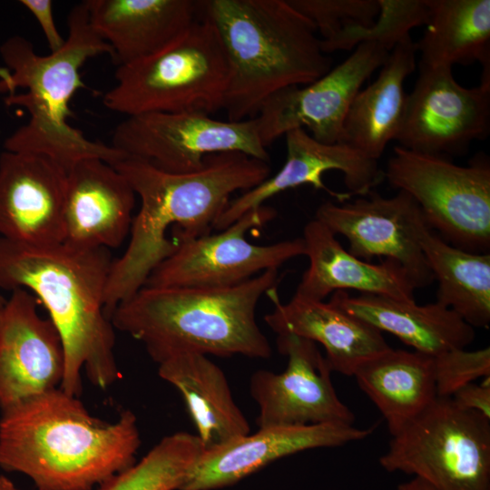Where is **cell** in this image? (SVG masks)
<instances>
[{"label": "cell", "mask_w": 490, "mask_h": 490, "mask_svg": "<svg viewBox=\"0 0 490 490\" xmlns=\"http://www.w3.org/2000/svg\"><path fill=\"white\" fill-rule=\"evenodd\" d=\"M139 197L129 244L113 260L109 273L104 311L115 308L144 286L152 270L177 248L175 239L211 233L213 225L236 191L259 185L270 174V162L231 152L206 157L193 172L171 173L133 157L113 164Z\"/></svg>", "instance_id": "obj_1"}, {"label": "cell", "mask_w": 490, "mask_h": 490, "mask_svg": "<svg viewBox=\"0 0 490 490\" xmlns=\"http://www.w3.org/2000/svg\"><path fill=\"white\" fill-rule=\"evenodd\" d=\"M57 387L2 410L0 466L28 476L38 490H92L135 461L137 418L93 416Z\"/></svg>", "instance_id": "obj_2"}, {"label": "cell", "mask_w": 490, "mask_h": 490, "mask_svg": "<svg viewBox=\"0 0 490 490\" xmlns=\"http://www.w3.org/2000/svg\"><path fill=\"white\" fill-rule=\"evenodd\" d=\"M113 261L106 248L37 247L0 237V289H24L44 306L64 347L60 388L73 396L82 392L83 370L101 389L119 378L114 328L104 311Z\"/></svg>", "instance_id": "obj_3"}, {"label": "cell", "mask_w": 490, "mask_h": 490, "mask_svg": "<svg viewBox=\"0 0 490 490\" xmlns=\"http://www.w3.org/2000/svg\"><path fill=\"white\" fill-rule=\"evenodd\" d=\"M68 35L57 51L41 55L26 38L15 35L0 46L6 68H0V93L5 103L24 107L28 122L5 141V151L47 156L66 171L76 162L98 158L114 164L126 155L113 145L92 141L67 119L70 102L84 86L80 69L99 54L112 56L111 46L90 23L87 0L68 15Z\"/></svg>", "instance_id": "obj_4"}, {"label": "cell", "mask_w": 490, "mask_h": 490, "mask_svg": "<svg viewBox=\"0 0 490 490\" xmlns=\"http://www.w3.org/2000/svg\"><path fill=\"white\" fill-rule=\"evenodd\" d=\"M278 280V270H269L225 288L143 286L115 308L111 321L157 364L185 352L268 358L271 347L256 308Z\"/></svg>", "instance_id": "obj_5"}, {"label": "cell", "mask_w": 490, "mask_h": 490, "mask_svg": "<svg viewBox=\"0 0 490 490\" xmlns=\"http://www.w3.org/2000/svg\"><path fill=\"white\" fill-rule=\"evenodd\" d=\"M199 7L229 61L223 105L229 121L254 118L274 93L309 84L331 69L314 24L288 0H203Z\"/></svg>", "instance_id": "obj_6"}, {"label": "cell", "mask_w": 490, "mask_h": 490, "mask_svg": "<svg viewBox=\"0 0 490 490\" xmlns=\"http://www.w3.org/2000/svg\"><path fill=\"white\" fill-rule=\"evenodd\" d=\"M116 83L103 98L117 113L199 112L223 109L230 65L214 26L198 19L161 52L118 66Z\"/></svg>", "instance_id": "obj_7"}, {"label": "cell", "mask_w": 490, "mask_h": 490, "mask_svg": "<svg viewBox=\"0 0 490 490\" xmlns=\"http://www.w3.org/2000/svg\"><path fill=\"white\" fill-rule=\"evenodd\" d=\"M379 464L434 490H490V419L436 397L392 436Z\"/></svg>", "instance_id": "obj_8"}, {"label": "cell", "mask_w": 490, "mask_h": 490, "mask_svg": "<svg viewBox=\"0 0 490 490\" xmlns=\"http://www.w3.org/2000/svg\"><path fill=\"white\" fill-rule=\"evenodd\" d=\"M384 177L413 197L428 226L447 243L475 253L490 248V163L475 156L467 166L447 157L397 145Z\"/></svg>", "instance_id": "obj_9"}, {"label": "cell", "mask_w": 490, "mask_h": 490, "mask_svg": "<svg viewBox=\"0 0 490 490\" xmlns=\"http://www.w3.org/2000/svg\"><path fill=\"white\" fill-rule=\"evenodd\" d=\"M112 145L171 173L196 171L207 156L221 152H238L270 162L255 118L222 121L199 112L127 116L116 126Z\"/></svg>", "instance_id": "obj_10"}, {"label": "cell", "mask_w": 490, "mask_h": 490, "mask_svg": "<svg viewBox=\"0 0 490 490\" xmlns=\"http://www.w3.org/2000/svg\"><path fill=\"white\" fill-rule=\"evenodd\" d=\"M275 216L273 208L262 205L215 234L175 239V251L152 270L144 286L231 287L305 255L302 238L268 245L247 240L249 230L264 226Z\"/></svg>", "instance_id": "obj_11"}, {"label": "cell", "mask_w": 490, "mask_h": 490, "mask_svg": "<svg viewBox=\"0 0 490 490\" xmlns=\"http://www.w3.org/2000/svg\"><path fill=\"white\" fill-rule=\"evenodd\" d=\"M315 219L348 242V251L365 261L384 257L397 262L416 289L434 276L420 244L426 220L411 195L403 191L385 198L371 191L353 201L321 203Z\"/></svg>", "instance_id": "obj_12"}, {"label": "cell", "mask_w": 490, "mask_h": 490, "mask_svg": "<svg viewBox=\"0 0 490 490\" xmlns=\"http://www.w3.org/2000/svg\"><path fill=\"white\" fill-rule=\"evenodd\" d=\"M389 53L377 43H361L346 60L316 81L271 95L254 117L261 143L267 148L288 132L305 127L318 142H338L354 97Z\"/></svg>", "instance_id": "obj_13"}, {"label": "cell", "mask_w": 490, "mask_h": 490, "mask_svg": "<svg viewBox=\"0 0 490 490\" xmlns=\"http://www.w3.org/2000/svg\"><path fill=\"white\" fill-rule=\"evenodd\" d=\"M285 137L287 158L280 170L230 200L213 230H224L271 197L301 185L323 190L339 202H345L352 195H367L385 179L377 161L344 143L318 142L303 128L293 129Z\"/></svg>", "instance_id": "obj_14"}, {"label": "cell", "mask_w": 490, "mask_h": 490, "mask_svg": "<svg viewBox=\"0 0 490 490\" xmlns=\"http://www.w3.org/2000/svg\"><path fill=\"white\" fill-rule=\"evenodd\" d=\"M489 131L490 88L460 85L451 67L419 66L396 140L400 146L446 157L464 153Z\"/></svg>", "instance_id": "obj_15"}, {"label": "cell", "mask_w": 490, "mask_h": 490, "mask_svg": "<svg viewBox=\"0 0 490 490\" xmlns=\"http://www.w3.org/2000/svg\"><path fill=\"white\" fill-rule=\"evenodd\" d=\"M279 351L288 363L281 373L260 369L250 379L258 405L259 428L324 423L353 425V412L339 399L332 369L317 344L292 335H278Z\"/></svg>", "instance_id": "obj_16"}, {"label": "cell", "mask_w": 490, "mask_h": 490, "mask_svg": "<svg viewBox=\"0 0 490 490\" xmlns=\"http://www.w3.org/2000/svg\"><path fill=\"white\" fill-rule=\"evenodd\" d=\"M38 304L31 292L16 289L0 311L1 410L61 386L64 347Z\"/></svg>", "instance_id": "obj_17"}, {"label": "cell", "mask_w": 490, "mask_h": 490, "mask_svg": "<svg viewBox=\"0 0 490 490\" xmlns=\"http://www.w3.org/2000/svg\"><path fill=\"white\" fill-rule=\"evenodd\" d=\"M67 171L41 154H0V235L29 246L64 242Z\"/></svg>", "instance_id": "obj_18"}, {"label": "cell", "mask_w": 490, "mask_h": 490, "mask_svg": "<svg viewBox=\"0 0 490 490\" xmlns=\"http://www.w3.org/2000/svg\"><path fill=\"white\" fill-rule=\"evenodd\" d=\"M374 426L344 423L277 426L204 450L180 490H214L233 485L266 465L309 449L336 447L362 440Z\"/></svg>", "instance_id": "obj_19"}, {"label": "cell", "mask_w": 490, "mask_h": 490, "mask_svg": "<svg viewBox=\"0 0 490 490\" xmlns=\"http://www.w3.org/2000/svg\"><path fill=\"white\" fill-rule=\"evenodd\" d=\"M133 190L102 159L76 162L66 173L64 242L77 248H118L130 233Z\"/></svg>", "instance_id": "obj_20"}, {"label": "cell", "mask_w": 490, "mask_h": 490, "mask_svg": "<svg viewBox=\"0 0 490 490\" xmlns=\"http://www.w3.org/2000/svg\"><path fill=\"white\" fill-rule=\"evenodd\" d=\"M87 5L117 67L165 49L200 16L199 1L192 0H87Z\"/></svg>", "instance_id": "obj_21"}, {"label": "cell", "mask_w": 490, "mask_h": 490, "mask_svg": "<svg viewBox=\"0 0 490 490\" xmlns=\"http://www.w3.org/2000/svg\"><path fill=\"white\" fill-rule=\"evenodd\" d=\"M302 240L309 267L295 296L323 301L338 290L355 289L402 301H415L416 287L396 261L373 264L352 255L336 235L317 219L304 227Z\"/></svg>", "instance_id": "obj_22"}, {"label": "cell", "mask_w": 490, "mask_h": 490, "mask_svg": "<svg viewBox=\"0 0 490 490\" xmlns=\"http://www.w3.org/2000/svg\"><path fill=\"white\" fill-rule=\"evenodd\" d=\"M269 295L273 304L264 321L277 335L292 334L319 343L332 371L352 377L367 360L391 347L382 332L330 302L293 296L280 302L277 287Z\"/></svg>", "instance_id": "obj_23"}, {"label": "cell", "mask_w": 490, "mask_h": 490, "mask_svg": "<svg viewBox=\"0 0 490 490\" xmlns=\"http://www.w3.org/2000/svg\"><path fill=\"white\" fill-rule=\"evenodd\" d=\"M328 302L430 356L466 348L475 339L474 328L437 302L417 305L375 294L351 297L345 290L335 291Z\"/></svg>", "instance_id": "obj_24"}, {"label": "cell", "mask_w": 490, "mask_h": 490, "mask_svg": "<svg viewBox=\"0 0 490 490\" xmlns=\"http://www.w3.org/2000/svg\"><path fill=\"white\" fill-rule=\"evenodd\" d=\"M416 54L410 35L394 46L377 79L354 97L338 142L377 161L397 140L407 104L404 82L416 69Z\"/></svg>", "instance_id": "obj_25"}, {"label": "cell", "mask_w": 490, "mask_h": 490, "mask_svg": "<svg viewBox=\"0 0 490 490\" xmlns=\"http://www.w3.org/2000/svg\"><path fill=\"white\" fill-rule=\"evenodd\" d=\"M158 374L181 394L204 450L250 434L224 372L208 356L175 355L158 364Z\"/></svg>", "instance_id": "obj_26"}, {"label": "cell", "mask_w": 490, "mask_h": 490, "mask_svg": "<svg viewBox=\"0 0 490 490\" xmlns=\"http://www.w3.org/2000/svg\"><path fill=\"white\" fill-rule=\"evenodd\" d=\"M358 387L377 407L391 436L437 397L434 356L390 348L354 372Z\"/></svg>", "instance_id": "obj_27"}, {"label": "cell", "mask_w": 490, "mask_h": 490, "mask_svg": "<svg viewBox=\"0 0 490 490\" xmlns=\"http://www.w3.org/2000/svg\"><path fill=\"white\" fill-rule=\"evenodd\" d=\"M426 29L416 43L419 66L479 62L481 86L490 88V1L427 0Z\"/></svg>", "instance_id": "obj_28"}, {"label": "cell", "mask_w": 490, "mask_h": 490, "mask_svg": "<svg viewBox=\"0 0 490 490\" xmlns=\"http://www.w3.org/2000/svg\"><path fill=\"white\" fill-rule=\"evenodd\" d=\"M420 244L437 280L436 302L450 309L472 328L490 324V253L469 252L445 241L430 227Z\"/></svg>", "instance_id": "obj_29"}, {"label": "cell", "mask_w": 490, "mask_h": 490, "mask_svg": "<svg viewBox=\"0 0 490 490\" xmlns=\"http://www.w3.org/2000/svg\"><path fill=\"white\" fill-rule=\"evenodd\" d=\"M203 451L197 435H168L139 462L100 485L99 490H180Z\"/></svg>", "instance_id": "obj_30"}, {"label": "cell", "mask_w": 490, "mask_h": 490, "mask_svg": "<svg viewBox=\"0 0 490 490\" xmlns=\"http://www.w3.org/2000/svg\"><path fill=\"white\" fill-rule=\"evenodd\" d=\"M377 1L380 12L370 28H350L330 41H320L321 50L328 54L351 50L364 42H375L390 52L398 42L410 35L412 28L427 23V0Z\"/></svg>", "instance_id": "obj_31"}, {"label": "cell", "mask_w": 490, "mask_h": 490, "mask_svg": "<svg viewBox=\"0 0 490 490\" xmlns=\"http://www.w3.org/2000/svg\"><path fill=\"white\" fill-rule=\"evenodd\" d=\"M288 1L314 24L322 42L330 41L350 28H370L380 12L377 0Z\"/></svg>", "instance_id": "obj_32"}, {"label": "cell", "mask_w": 490, "mask_h": 490, "mask_svg": "<svg viewBox=\"0 0 490 490\" xmlns=\"http://www.w3.org/2000/svg\"><path fill=\"white\" fill-rule=\"evenodd\" d=\"M437 397H450L463 386L490 377V348L454 349L434 356Z\"/></svg>", "instance_id": "obj_33"}, {"label": "cell", "mask_w": 490, "mask_h": 490, "mask_svg": "<svg viewBox=\"0 0 490 490\" xmlns=\"http://www.w3.org/2000/svg\"><path fill=\"white\" fill-rule=\"evenodd\" d=\"M450 397L461 408L490 419V377L482 378L479 384L472 382L463 386Z\"/></svg>", "instance_id": "obj_34"}, {"label": "cell", "mask_w": 490, "mask_h": 490, "mask_svg": "<svg viewBox=\"0 0 490 490\" xmlns=\"http://www.w3.org/2000/svg\"><path fill=\"white\" fill-rule=\"evenodd\" d=\"M20 3L34 16L44 35L50 52L59 50L65 42L54 22L50 0H21Z\"/></svg>", "instance_id": "obj_35"}, {"label": "cell", "mask_w": 490, "mask_h": 490, "mask_svg": "<svg viewBox=\"0 0 490 490\" xmlns=\"http://www.w3.org/2000/svg\"><path fill=\"white\" fill-rule=\"evenodd\" d=\"M397 490H434L424 481L413 477L412 479L404 482L397 485Z\"/></svg>", "instance_id": "obj_36"}, {"label": "cell", "mask_w": 490, "mask_h": 490, "mask_svg": "<svg viewBox=\"0 0 490 490\" xmlns=\"http://www.w3.org/2000/svg\"><path fill=\"white\" fill-rule=\"evenodd\" d=\"M0 490H20L5 475H0Z\"/></svg>", "instance_id": "obj_37"}, {"label": "cell", "mask_w": 490, "mask_h": 490, "mask_svg": "<svg viewBox=\"0 0 490 490\" xmlns=\"http://www.w3.org/2000/svg\"><path fill=\"white\" fill-rule=\"evenodd\" d=\"M6 300L1 294H0V311L2 310V309L4 308V306L5 305L6 303Z\"/></svg>", "instance_id": "obj_38"}]
</instances>
